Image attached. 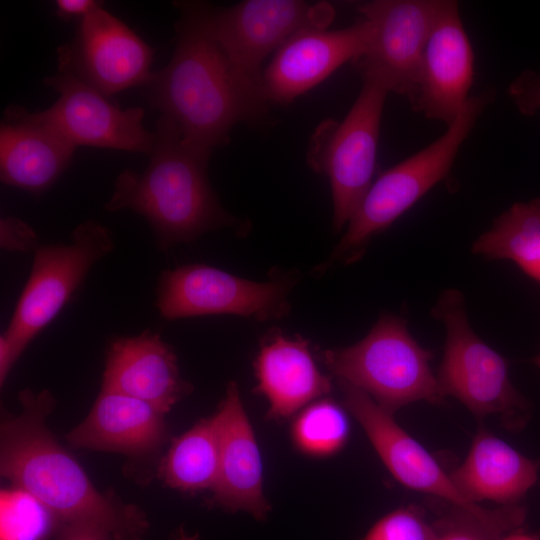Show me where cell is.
<instances>
[{
    "label": "cell",
    "instance_id": "cell-1",
    "mask_svg": "<svg viewBox=\"0 0 540 540\" xmlns=\"http://www.w3.org/2000/svg\"><path fill=\"white\" fill-rule=\"evenodd\" d=\"M175 6L180 12L175 50L146 85L147 99L173 120L187 144L212 153L229 142L236 124H260L268 102L235 72L214 39L210 5L181 1Z\"/></svg>",
    "mask_w": 540,
    "mask_h": 540
},
{
    "label": "cell",
    "instance_id": "cell-2",
    "mask_svg": "<svg viewBox=\"0 0 540 540\" xmlns=\"http://www.w3.org/2000/svg\"><path fill=\"white\" fill-rule=\"evenodd\" d=\"M21 412L0 428V472L36 499L60 523H81L107 532L112 540H142L148 528L135 505L99 492L46 420L56 400L48 390L19 393Z\"/></svg>",
    "mask_w": 540,
    "mask_h": 540
},
{
    "label": "cell",
    "instance_id": "cell-3",
    "mask_svg": "<svg viewBox=\"0 0 540 540\" xmlns=\"http://www.w3.org/2000/svg\"><path fill=\"white\" fill-rule=\"evenodd\" d=\"M147 168L121 172L105 204L130 209L148 221L160 250L191 242L209 231L244 224L220 204L208 179L211 153L187 144L177 125L161 115Z\"/></svg>",
    "mask_w": 540,
    "mask_h": 540
},
{
    "label": "cell",
    "instance_id": "cell-4",
    "mask_svg": "<svg viewBox=\"0 0 540 540\" xmlns=\"http://www.w3.org/2000/svg\"><path fill=\"white\" fill-rule=\"evenodd\" d=\"M492 99L493 93L489 91L469 97L441 137L373 181L324 268L336 261H357L374 235L386 230L447 178L461 145Z\"/></svg>",
    "mask_w": 540,
    "mask_h": 540
},
{
    "label": "cell",
    "instance_id": "cell-5",
    "mask_svg": "<svg viewBox=\"0 0 540 540\" xmlns=\"http://www.w3.org/2000/svg\"><path fill=\"white\" fill-rule=\"evenodd\" d=\"M328 370L394 413L414 402L439 403L445 396L432 372V353L410 334L406 320L383 314L359 342L321 351Z\"/></svg>",
    "mask_w": 540,
    "mask_h": 540
},
{
    "label": "cell",
    "instance_id": "cell-6",
    "mask_svg": "<svg viewBox=\"0 0 540 540\" xmlns=\"http://www.w3.org/2000/svg\"><path fill=\"white\" fill-rule=\"evenodd\" d=\"M431 314L446 333L436 374L444 396L455 397L480 421L498 416L506 429H523L531 406L513 386L505 358L470 326L463 293L454 288L442 291Z\"/></svg>",
    "mask_w": 540,
    "mask_h": 540
},
{
    "label": "cell",
    "instance_id": "cell-7",
    "mask_svg": "<svg viewBox=\"0 0 540 540\" xmlns=\"http://www.w3.org/2000/svg\"><path fill=\"white\" fill-rule=\"evenodd\" d=\"M389 93L378 80L363 77L362 89L345 118L324 120L310 138L307 162L329 180L335 232L349 223L373 183L382 112Z\"/></svg>",
    "mask_w": 540,
    "mask_h": 540
},
{
    "label": "cell",
    "instance_id": "cell-8",
    "mask_svg": "<svg viewBox=\"0 0 540 540\" xmlns=\"http://www.w3.org/2000/svg\"><path fill=\"white\" fill-rule=\"evenodd\" d=\"M296 282L293 272L256 282L213 266L189 264L162 272L156 307L168 320L217 314L276 320L288 314Z\"/></svg>",
    "mask_w": 540,
    "mask_h": 540
},
{
    "label": "cell",
    "instance_id": "cell-9",
    "mask_svg": "<svg viewBox=\"0 0 540 540\" xmlns=\"http://www.w3.org/2000/svg\"><path fill=\"white\" fill-rule=\"evenodd\" d=\"M114 245L111 231L96 220L81 222L68 243L40 245L4 331L22 351L58 315L92 267Z\"/></svg>",
    "mask_w": 540,
    "mask_h": 540
},
{
    "label": "cell",
    "instance_id": "cell-10",
    "mask_svg": "<svg viewBox=\"0 0 540 540\" xmlns=\"http://www.w3.org/2000/svg\"><path fill=\"white\" fill-rule=\"evenodd\" d=\"M331 18L329 5L299 0H246L228 8L210 6L208 13L211 33L235 72L263 95L266 57L298 30L326 27Z\"/></svg>",
    "mask_w": 540,
    "mask_h": 540
},
{
    "label": "cell",
    "instance_id": "cell-11",
    "mask_svg": "<svg viewBox=\"0 0 540 540\" xmlns=\"http://www.w3.org/2000/svg\"><path fill=\"white\" fill-rule=\"evenodd\" d=\"M446 0H375L358 6L372 28L366 53L355 62L362 77L389 92L414 95L423 52Z\"/></svg>",
    "mask_w": 540,
    "mask_h": 540
},
{
    "label": "cell",
    "instance_id": "cell-12",
    "mask_svg": "<svg viewBox=\"0 0 540 540\" xmlns=\"http://www.w3.org/2000/svg\"><path fill=\"white\" fill-rule=\"evenodd\" d=\"M59 72L105 96L147 85L153 50L120 19L99 7L81 19L75 36L57 49Z\"/></svg>",
    "mask_w": 540,
    "mask_h": 540
},
{
    "label": "cell",
    "instance_id": "cell-13",
    "mask_svg": "<svg viewBox=\"0 0 540 540\" xmlns=\"http://www.w3.org/2000/svg\"><path fill=\"white\" fill-rule=\"evenodd\" d=\"M43 81L59 97L48 109L32 113L38 122L75 147L87 145L150 154L155 135L143 126L142 108L121 109L69 74L59 72Z\"/></svg>",
    "mask_w": 540,
    "mask_h": 540
},
{
    "label": "cell",
    "instance_id": "cell-14",
    "mask_svg": "<svg viewBox=\"0 0 540 540\" xmlns=\"http://www.w3.org/2000/svg\"><path fill=\"white\" fill-rule=\"evenodd\" d=\"M371 33V24L363 17L342 29L308 26L298 30L274 53L263 71L267 102L290 103L344 63H355L366 53Z\"/></svg>",
    "mask_w": 540,
    "mask_h": 540
},
{
    "label": "cell",
    "instance_id": "cell-15",
    "mask_svg": "<svg viewBox=\"0 0 540 540\" xmlns=\"http://www.w3.org/2000/svg\"><path fill=\"white\" fill-rule=\"evenodd\" d=\"M343 403L359 422L390 474L403 486L448 504L477 510L456 489L435 457L362 390L339 381Z\"/></svg>",
    "mask_w": 540,
    "mask_h": 540
},
{
    "label": "cell",
    "instance_id": "cell-16",
    "mask_svg": "<svg viewBox=\"0 0 540 540\" xmlns=\"http://www.w3.org/2000/svg\"><path fill=\"white\" fill-rule=\"evenodd\" d=\"M473 75V49L458 3L446 0L426 43L409 103L414 111L449 127L469 98Z\"/></svg>",
    "mask_w": 540,
    "mask_h": 540
},
{
    "label": "cell",
    "instance_id": "cell-17",
    "mask_svg": "<svg viewBox=\"0 0 540 540\" xmlns=\"http://www.w3.org/2000/svg\"><path fill=\"white\" fill-rule=\"evenodd\" d=\"M215 416L219 465L212 501L227 510L245 511L264 519L270 506L263 493L261 455L235 382L228 383Z\"/></svg>",
    "mask_w": 540,
    "mask_h": 540
},
{
    "label": "cell",
    "instance_id": "cell-18",
    "mask_svg": "<svg viewBox=\"0 0 540 540\" xmlns=\"http://www.w3.org/2000/svg\"><path fill=\"white\" fill-rule=\"evenodd\" d=\"M101 388L144 401L165 414L192 391L180 375L172 348L149 330L110 344Z\"/></svg>",
    "mask_w": 540,
    "mask_h": 540
},
{
    "label": "cell",
    "instance_id": "cell-19",
    "mask_svg": "<svg viewBox=\"0 0 540 540\" xmlns=\"http://www.w3.org/2000/svg\"><path fill=\"white\" fill-rule=\"evenodd\" d=\"M77 147L21 106L4 111L0 128L2 183L40 195L67 169Z\"/></svg>",
    "mask_w": 540,
    "mask_h": 540
},
{
    "label": "cell",
    "instance_id": "cell-20",
    "mask_svg": "<svg viewBox=\"0 0 540 540\" xmlns=\"http://www.w3.org/2000/svg\"><path fill=\"white\" fill-rule=\"evenodd\" d=\"M165 413L152 405L101 388L86 418L67 435L75 448L148 455L166 442Z\"/></svg>",
    "mask_w": 540,
    "mask_h": 540
},
{
    "label": "cell",
    "instance_id": "cell-21",
    "mask_svg": "<svg viewBox=\"0 0 540 540\" xmlns=\"http://www.w3.org/2000/svg\"><path fill=\"white\" fill-rule=\"evenodd\" d=\"M256 391L268 403V416L285 419L330 392V378L317 367L308 340L274 329L264 336L254 362Z\"/></svg>",
    "mask_w": 540,
    "mask_h": 540
},
{
    "label": "cell",
    "instance_id": "cell-22",
    "mask_svg": "<svg viewBox=\"0 0 540 540\" xmlns=\"http://www.w3.org/2000/svg\"><path fill=\"white\" fill-rule=\"evenodd\" d=\"M539 467V462L480 425L464 461L449 476L470 503L492 501L510 506L519 504L534 486Z\"/></svg>",
    "mask_w": 540,
    "mask_h": 540
},
{
    "label": "cell",
    "instance_id": "cell-23",
    "mask_svg": "<svg viewBox=\"0 0 540 540\" xmlns=\"http://www.w3.org/2000/svg\"><path fill=\"white\" fill-rule=\"evenodd\" d=\"M488 260H511L540 283V198L514 203L472 244Z\"/></svg>",
    "mask_w": 540,
    "mask_h": 540
},
{
    "label": "cell",
    "instance_id": "cell-24",
    "mask_svg": "<svg viewBox=\"0 0 540 540\" xmlns=\"http://www.w3.org/2000/svg\"><path fill=\"white\" fill-rule=\"evenodd\" d=\"M219 465V432L215 414L176 438L163 457L158 475L169 487L197 492L212 490Z\"/></svg>",
    "mask_w": 540,
    "mask_h": 540
},
{
    "label": "cell",
    "instance_id": "cell-25",
    "mask_svg": "<svg viewBox=\"0 0 540 540\" xmlns=\"http://www.w3.org/2000/svg\"><path fill=\"white\" fill-rule=\"evenodd\" d=\"M350 432L346 412L331 400H320L304 408L291 428L292 441L302 453L331 456L346 444Z\"/></svg>",
    "mask_w": 540,
    "mask_h": 540
},
{
    "label": "cell",
    "instance_id": "cell-26",
    "mask_svg": "<svg viewBox=\"0 0 540 540\" xmlns=\"http://www.w3.org/2000/svg\"><path fill=\"white\" fill-rule=\"evenodd\" d=\"M450 505L452 513L435 528L436 540H499L504 533L519 527L526 517V509L520 504L495 510Z\"/></svg>",
    "mask_w": 540,
    "mask_h": 540
},
{
    "label": "cell",
    "instance_id": "cell-27",
    "mask_svg": "<svg viewBox=\"0 0 540 540\" xmlns=\"http://www.w3.org/2000/svg\"><path fill=\"white\" fill-rule=\"evenodd\" d=\"M16 490L1 497V540H39L46 530L45 516L51 514L32 496Z\"/></svg>",
    "mask_w": 540,
    "mask_h": 540
},
{
    "label": "cell",
    "instance_id": "cell-28",
    "mask_svg": "<svg viewBox=\"0 0 540 540\" xmlns=\"http://www.w3.org/2000/svg\"><path fill=\"white\" fill-rule=\"evenodd\" d=\"M363 540H436V531L416 507H404L379 519Z\"/></svg>",
    "mask_w": 540,
    "mask_h": 540
},
{
    "label": "cell",
    "instance_id": "cell-29",
    "mask_svg": "<svg viewBox=\"0 0 540 540\" xmlns=\"http://www.w3.org/2000/svg\"><path fill=\"white\" fill-rule=\"evenodd\" d=\"M508 95L518 111L527 117L540 112V69H526L509 85Z\"/></svg>",
    "mask_w": 540,
    "mask_h": 540
},
{
    "label": "cell",
    "instance_id": "cell-30",
    "mask_svg": "<svg viewBox=\"0 0 540 540\" xmlns=\"http://www.w3.org/2000/svg\"><path fill=\"white\" fill-rule=\"evenodd\" d=\"M0 246L9 252L35 253L40 244L28 223L16 217H5L0 221Z\"/></svg>",
    "mask_w": 540,
    "mask_h": 540
},
{
    "label": "cell",
    "instance_id": "cell-31",
    "mask_svg": "<svg viewBox=\"0 0 540 540\" xmlns=\"http://www.w3.org/2000/svg\"><path fill=\"white\" fill-rule=\"evenodd\" d=\"M57 540H112L110 535L91 525L62 523Z\"/></svg>",
    "mask_w": 540,
    "mask_h": 540
},
{
    "label": "cell",
    "instance_id": "cell-32",
    "mask_svg": "<svg viewBox=\"0 0 540 540\" xmlns=\"http://www.w3.org/2000/svg\"><path fill=\"white\" fill-rule=\"evenodd\" d=\"M56 14L61 19L85 17L93 10L102 7V2L96 0H57Z\"/></svg>",
    "mask_w": 540,
    "mask_h": 540
},
{
    "label": "cell",
    "instance_id": "cell-33",
    "mask_svg": "<svg viewBox=\"0 0 540 540\" xmlns=\"http://www.w3.org/2000/svg\"><path fill=\"white\" fill-rule=\"evenodd\" d=\"M23 351L3 332L0 336V384L5 382L12 366Z\"/></svg>",
    "mask_w": 540,
    "mask_h": 540
},
{
    "label": "cell",
    "instance_id": "cell-34",
    "mask_svg": "<svg viewBox=\"0 0 540 540\" xmlns=\"http://www.w3.org/2000/svg\"><path fill=\"white\" fill-rule=\"evenodd\" d=\"M499 540H539L537 536L522 532H512L507 536L501 537Z\"/></svg>",
    "mask_w": 540,
    "mask_h": 540
},
{
    "label": "cell",
    "instance_id": "cell-35",
    "mask_svg": "<svg viewBox=\"0 0 540 540\" xmlns=\"http://www.w3.org/2000/svg\"><path fill=\"white\" fill-rule=\"evenodd\" d=\"M532 362L540 369V354L532 359Z\"/></svg>",
    "mask_w": 540,
    "mask_h": 540
}]
</instances>
